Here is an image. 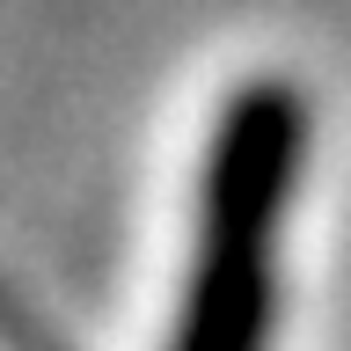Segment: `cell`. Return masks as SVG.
<instances>
[{
  "instance_id": "1",
  "label": "cell",
  "mask_w": 351,
  "mask_h": 351,
  "mask_svg": "<svg viewBox=\"0 0 351 351\" xmlns=\"http://www.w3.org/2000/svg\"><path fill=\"white\" fill-rule=\"evenodd\" d=\"M300 161L307 103L285 81H256L219 110L205 191H197V249L169 351H271L278 219L300 191Z\"/></svg>"
}]
</instances>
